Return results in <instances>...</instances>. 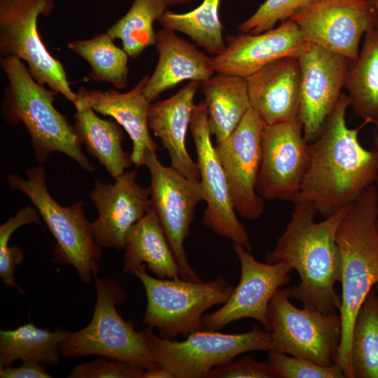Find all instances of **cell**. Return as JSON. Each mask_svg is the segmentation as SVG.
<instances>
[{
    "label": "cell",
    "instance_id": "1",
    "mask_svg": "<svg viewBox=\"0 0 378 378\" xmlns=\"http://www.w3.org/2000/svg\"><path fill=\"white\" fill-rule=\"evenodd\" d=\"M351 102L342 94L320 134L309 143L310 160L293 202H309L325 217L349 206L378 175L375 148H364L358 139L363 123L349 128L346 113Z\"/></svg>",
    "mask_w": 378,
    "mask_h": 378
},
{
    "label": "cell",
    "instance_id": "2",
    "mask_svg": "<svg viewBox=\"0 0 378 378\" xmlns=\"http://www.w3.org/2000/svg\"><path fill=\"white\" fill-rule=\"evenodd\" d=\"M348 208L317 222L318 213L309 202H294L285 231L266 253L267 262L284 261L296 270L300 283L285 290L304 307L325 314L339 312L341 296L335 284L341 279V260L337 232Z\"/></svg>",
    "mask_w": 378,
    "mask_h": 378
},
{
    "label": "cell",
    "instance_id": "3",
    "mask_svg": "<svg viewBox=\"0 0 378 378\" xmlns=\"http://www.w3.org/2000/svg\"><path fill=\"white\" fill-rule=\"evenodd\" d=\"M341 260L342 339L337 363L345 378H354L351 342L358 312L370 291L378 284L377 188L368 187L351 204L337 232Z\"/></svg>",
    "mask_w": 378,
    "mask_h": 378
},
{
    "label": "cell",
    "instance_id": "4",
    "mask_svg": "<svg viewBox=\"0 0 378 378\" xmlns=\"http://www.w3.org/2000/svg\"><path fill=\"white\" fill-rule=\"evenodd\" d=\"M0 66L8 79L2 114L9 124H24L37 161L42 164L52 152H59L88 172H94L95 167L81 150L74 125L54 106L57 93L36 81L16 57L3 56Z\"/></svg>",
    "mask_w": 378,
    "mask_h": 378
},
{
    "label": "cell",
    "instance_id": "5",
    "mask_svg": "<svg viewBox=\"0 0 378 378\" xmlns=\"http://www.w3.org/2000/svg\"><path fill=\"white\" fill-rule=\"evenodd\" d=\"M27 178L10 174L8 183L13 190L25 194L36 209L56 241L52 262L72 265L85 284L98 274L102 246L94 240L91 223L84 213L83 202L63 206L52 197L46 187L42 165L29 168Z\"/></svg>",
    "mask_w": 378,
    "mask_h": 378
},
{
    "label": "cell",
    "instance_id": "6",
    "mask_svg": "<svg viewBox=\"0 0 378 378\" xmlns=\"http://www.w3.org/2000/svg\"><path fill=\"white\" fill-rule=\"evenodd\" d=\"M97 298L92 318L85 328L69 334L59 351L65 358L99 355L130 363L150 370L159 368L153 360L141 331L125 321L116 305L126 300L120 284L109 278L94 275Z\"/></svg>",
    "mask_w": 378,
    "mask_h": 378
},
{
    "label": "cell",
    "instance_id": "7",
    "mask_svg": "<svg viewBox=\"0 0 378 378\" xmlns=\"http://www.w3.org/2000/svg\"><path fill=\"white\" fill-rule=\"evenodd\" d=\"M132 274L141 281L146 295L143 323L157 328L161 337L172 340L202 330L204 312L224 304L234 288L223 276L206 282L153 277L145 265Z\"/></svg>",
    "mask_w": 378,
    "mask_h": 378
},
{
    "label": "cell",
    "instance_id": "8",
    "mask_svg": "<svg viewBox=\"0 0 378 378\" xmlns=\"http://www.w3.org/2000/svg\"><path fill=\"white\" fill-rule=\"evenodd\" d=\"M146 326L141 330L152 357L173 378H206L214 368L223 365L246 352L272 350L270 332L256 326L240 334L200 330L186 340L161 337Z\"/></svg>",
    "mask_w": 378,
    "mask_h": 378
},
{
    "label": "cell",
    "instance_id": "9",
    "mask_svg": "<svg viewBox=\"0 0 378 378\" xmlns=\"http://www.w3.org/2000/svg\"><path fill=\"white\" fill-rule=\"evenodd\" d=\"M267 319L272 350L324 366L337 363L342 339L339 312L300 309L290 302L285 288H280L270 302Z\"/></svg>",
    "mask_w": 378,
    "mask_h": 378
},
{
    "label": "cell",
    "instance_id": "10",
    "mask_svg": "<svg viewBox=\"0 0 378 378\" xmlns=\"http://www.w3.org/2000/svg\"><path fill=\"white\" fill-rule=\"evenodd\" d=\"M55 0H0V52L27 64L39 84L48 85L73 104L77 98L62 64L50 55L37 29L38 18L48 15Z\"/></svg>",
    "mask_w": 378,
    "mask_h": 378
},
{
    "label": "cell",
    "instance_id": "11",
    "mask_svg": "<svg viewBox=\"0 0 378 378\" xmlns=\"http://www.w3.org/2000/svg\"><path fill=\"white\" fill-rule=\"evenodd\" d=\"M145 165L150 175V205L172 251L180 276L188 281H203L190 266L184 248L196 207L204 200L201 183L191 181L172 166L162 164L154 151L146 153Z\"/></svg>",
    "mask_w": 378,
    "mask_h": 378
},
{
    "label": "cell",
    "instance_id": "12",
    "mask_svg": "<svg viewBox=\"0 0 378 378\" xmlns=\"http://www.w3.org/2000/svg\"><path fill=\"white\" fill-rule=\"evenodd\" d=\"M310 160L309 146L300 118L265 125L255 190L264 200H294Z\"/></svg>",
    "mask_w": 378,
    "mask_h": 378
},
{
    "label": "cell",
    "instance_id": "13",
    "mask_svg": "<svg viewBox=\"0 0 378 378\" xmlns=\"http://www.w3.org/2000/svg\"><path fill=\"white\" fill-rule=\"evenodd\" d=\"M190 130L197 153L204 201L206 204L204 224L216 234L251 252L248 234L235 214L226 176L211 139L208 110L204 100L193 108Z\"/></svg>",
    "mask_w": 378,
    "mask_h": 378
},
{
    "label": "cell",
    "instance_id": "14",
    "mask_svg": "<svg viewBox=\"0 0 378 378\" xmlns=\"http://www.w3.org/2000/svg\"><path fill=\"white\" fill-rule=\"evenodd\" d=\"M241 266L238 285L221 308L202 317V328L217 330L243 318L258 321L266 330L267 310L275 292L291 281L293 269L286 262L257 260L243 246L232 243Z\"/></svg>",
    "mask_w": 378,
    "mask_h": 378
},
{
    "label": "cell",
    "instance_id": "15",
    "mask_svg": "<svg viewBox=\"0 0 378 378\" xmlns=\"http://www.w3.org/2000/svg\"><path fill=\"white\" fill-rule=\"evenodd\" d=\"M306 42L315 43L354 62L363 34L377 27L375 13L368 0L318 1L290 18Z\"/></svg>",
    "mask_w": 378,
    "mask_h": 378
},
{
    "label": "cell",
    "instance_id": "16",
    "mask_svg": "<svg viewBox=\"0 0 378 378\" xmlns=\"http://www.w3.org/2000/svg\"><path fill=\"white\" fill-rule=\"evenodd\" d=\"M264 125L251 108L234 131L215 146L234 208L241 217L248 220L258 218L265 209L264 199L255 190Z\"/></svg>",
    "mask_w": 378,
    "mask_h": 378
},
{
    "label": "cell",
    "instance_id": "17",
    "mask_svg": "<svg viewBox=\"0 0 378 378\" xmlns=\"http://www.w3.org/2000/svg\"><path fill=\"white\" fill-rule=\"evenodd\" d=\"M301 74L299 117L307 143L320 134L342 95L350 60L307 42L298 57Z\"/></svg>",
    "mask_w": 378,
    "mask_h": 378
},
{
    "label": "cell",
    "instance_id": "18",
    "mask_svg": "<svg viewBox=\"0 0 378 378\" xmlns=\"http://www.w3.org/2000/svg\"><path fill=\"white\" fill-rule=\"evenodd\" d=\"M137 176L136 170H130L111 183L96 180L90 197L98 218L91 223V227L99 246L124 248L128 231L150 209L149 188L139 184Z\"/></svg>",
    "mask_w": 378,
    "mask_h": 378
},
{
    "label": "cell",
    "instance_id": "19",
    "mask_svg": "<svg viewBox=\"0 0 378 378\" xmlns=\"http://www.w3.org/2000/svg\"><path fill=\"white\" fill-rule=\"evenodd\" d=\"M306 43L296 23L289 19L260 34L227 36L225 50L211 57V65L216 74L247 78L279 59L298 57Z\"/></svg>",
    "mask_w": 378,
    "mask_h": 378
},
{
    "label": "cell",
    "instance_id": "20",
    "mask_svg": "<svg viewBox=\"0 0 378 378\" xmlns=\"http://www.w3.org/2000/svg\"><path fill=\"white\" fill-rule=\"evenodd\" d=\"M246 79L251 106L265 125L300 118L301 74L298 57L274 61Z\"/></svg>",
    "mask_w": 378,
    "mask_h": 378
},
{
    "label": "cell",
    "instance_id": "21",
    "mask_svg": "<svg viewBox=\"0 0 378 378\" xmlns=\"http://www.w3.org/2000/svg\"><path fill=\"white\" fill-rule=\"evenodd\" d=\"M149 76H145L130 91L120 93L110 89L87 90L80 88L77 99L96 113L113 118L127 132L132 141L131 158L136 167L145 165L147 151L156 152L158 145L150 134L148 111L150 102L144 93Z\"/></svg>",
    "mask_w": 378,
    "mask_h": 378
},
{
    "label": "cell",
    "instance_id": "22",
    "mask_svg": "<svg viewBox=\"0 0 378 378\" xmlns=\"http://www.w3.org/2000/svg\"><path fill=\"white\" fill-rule=\"evenodd\" d=\"M200 83L190 81L173 96L150 104L148 126L167 150L171 166L191 181H200L197 162L186 147V136Z\"/></svg>",
    "mask_w": 378,
    "mask_h": 378
},
{
    "label": "cell",
    "instance_id": "23",
    "mask_svg": "<svg viewBox=\"0 0 378 378\" xmlns=\"http://www.w3.org/2000/svg\"><path fill=\"white\" fill-rule=\"evenodd\" d=\"M155 46L158 61L144 88V93L150 103L182 81L201 83L215 74L211 57L177 36L173 30H159Z\"/></svg>",
    "mask_w": 378,
    "mask_h": 378
},
{
    "label": "cell",
    "instance_id": "24",
    "mask_svg": "<svg viewBox=\"0 0 378 378\" xmlns=\"http://www.w3.org/2000/svg\"><path fill=\"white\" fill-rule=\"evenodd\" d=\"M125 273L145 265L146 270L160 279L181 278L172 251L154 209L128 231L125 241Z\"/></svg>",
    "mask_w": 378,
    "mask_h": 378
},
{
    "label": "cell",
    "instance_id": "25",
    "mask_svg": "<svg viewBox=\"0 0 378 378\" xmlns=\"http://www.w3.org/2000/svg\"><path fill=\"white\" fill-rule=\"evenodd\" d=\"M74 127L86 150L106 168L114 178L120 176L132 164L131 155L122 146V127L112 120L99 117L89 106L76 99Z\"/></svg>",
    "mask_w": 378,
    "mask_h": 378
},
{
    "label": "cell",
    "instance_id": "26",
    "mask_svg": "<svg viewBox=\"0 0 378 378\" xmlns=\"http://www.w3.org/2000/svg\"><path fill=\"white\" fill-rule=\"evenodd\" d=\"M209 127L216 143L226 139L251 108L246 78L216 74L201 83Z\"/></svg>",
    "mask_w": 378,
    "mask_h": 378
},
{
    "label": "cell",
    "instance_id": "27",
    "mask_svg": "<svg viewBox=\"0 0 378 378\" xmlns=\"http://www.w3.org/2000/svg\"><path fill=\"white\" fill-rule=\"evenodd\" d=\"M69 333L60 328L55 331L39 328L31 322L13 330H1L0 369L18 360L58 364L60 346Z\"/></svg>",
    "mask_w": 378,
    "mask_h": 378
},
{
    "label": "cell",
    "instance_id": "28",
    "mask_svg": "<svg viewBox=\"0 0 378 378\" xmlns=\"http://www.w3.org/2000/svg\"><path fill=\"white\" fill-rule=\"evenodd\" d=\"M346 73L344 88L355 114L364 122H378V28L365 33L357 59Z\"/></svg>",
    "mask_w": 378,
    "mask_h": 378
},
{
    "label": "cell",
    "instance_id": "29",
    "mask_svg": "<svg viewBox=\"0 0 378 378\" xmlns=\"http://www.w3.org/2000/svg\"><path fill=\"white\" fill-rule=\"evenodd\" d=\"M68 48L89 64L91 79L110 83L118 90L126 87L130 56L106 32L90 39L69 42Z\"/></svg>",
    "mask_w": 378,
    "mask_h": 378
},
{
    "label": "cell",
    "instance_id": "30",
    "mask_svg": "<svg viewBox=\"0 0 378 378\" xmlns=\"http://www.w3.org/2000/svg\"><path fill=\"white\" fill-rule=\"evenodd\" d=\"M220 0H204L201 5L185 13L167 10L158 22L163 28L188 36L209 53L217 55L225 48L223 26L218 16Z\"/></svg>",
    "mask_w": 378,
    "mask_h": 378
},
{
    "label": "cell",
    "instance_id": "31",
    "mask_svg": "<svg viewBox=\"0 0 378 378\" xmlns=\"http://www.w3.org/2000/svg\"><path fill=\"white\" fill-rule=\"evenodd\" d=\"M351 360L354 378H378V292L374 287L354 323Z\"/></svg>",
    "mask_w": 378,
    "mask_h": 378
},
{
    "label": "cell",
    "instance_id": "32",
    "mask_svg": "<svg viewBox=\"0 0 378 378\" xmlns=\"http://www.w3.org/2000/svg\"><path fill=\"white\" fill-rule=\"evenodd\" d=\"M162 0H134L126 14L106 33L114 40L120 39L130 57H137L148 46H155L157 33L153 23L167 10Z\"/></svg>",
    "mask_w": 378,
    "mask_h": 378
},
{
    "label": "cell",
    "instance_id": "33",
    "mask_svg": "<svg viewBox=\"0 0 378 378\" xmlns=\"http://www.w3.org/2000/svg\"><path fill=\"white\" fill-rule=\"evenodd\" d=\"M268 363L276 377L279 378H345L338 363L328 366L318 365L306 358L270 350Z\"/></svg>",
    "mask_w": 378,
    "mask_h": 378
},
{
    "label": "cell",
    "instance_id": "34",
    "mask_svg": "<svg viewBox=\"0 0 378 378\" xmlns=\"http://www.w3.org/2000/svg\"><path fill=\"white\" fill-rule=\"evenodd\" d=\"M318 0H266L246 20L238 25L241 33L258 34L274 28L279 21L289 20L299 10Z\"/></svg>",
    "mask_w": 378,
    "mask_h": 378
},
{
    "label": "cell",
    "instance_id": "35",
    "mask_svg": "<svg viewBox=\"0 0 378 378\" xmlns=\"http://www.w3.org/2000/svg\"><path fill=\"white\" fill-rule=\"evenodd\" d=\"M145 370L130 363L105 357L76 365L70 378H143Z\"/></svg>",
    "mask_w": 378,
    "mask_h": 378
},
{
    "label": "cell",
    "instance_id": "36",
    "mask_svg": "<svg viewBox=\"0 0 378 378\" xmlns=\"http://www.w3.org/2000/svg\"><path fill=\"white\" fill-rule=\"evenodd\" d=\"M275 374L269 363L260 362L246 356L232 360L227 364L212 369L206 378H274Z\"/></svg>",
    "mask_w": 378,
    "mask_h": 378
},
{
    "label": "cell",
    "instance_id": "37",
    "mask_svg": "<svg viewBox=\"0 0 378 378\" xmlns=\"http://www.w3.org/2000/svg\"><path fill=\"white\" fill-rule=\"evenodd\" d=\"M24 252L18 245L0 246V276L2 281L9 286L20 287L15 280L16 267L24 260Z\"/></svg>",
    "mask_w": 378,
    "mask_h": 378
},
{
    "label": "cell",
    "instance_id": "38",
    "mask_svg": "<svg viewBox=\"0 0 378 378\" xmlns=\"http://www.w3.org/2000/svg\"><path fill=\"white\" fill-rule=\"evenodd\" d=\"M42 363L34 361L22 362L17 368L6 367L0 369L1 378H52Z\"/></svg>",
    "mask_w": 378,
    "mask_h": 378
},
{
    "label": "cell",
    "instance_id": "39",
    "mask_svg": "<svg viewBox=\"0 0 378 378\" xmlns=\"http://www.w3.org/2000/svg\"><path fill=\"white\" fill-rule=\"evenodd\" d=\"M143 378H173V377L167 370L159 367L155 369L145 370Z\"/></svg>",
    "mask_w": 378,
    "mask_h": 378
},
{
    "label": "cell",
    "instance_id": "40",
    "mask_svg": "<svg viewBox=\"0 0 378 378\" xmlns=\"http://www.w3.org/2000/svg\"><path fill=\"white\" fill-rule=\"evenodd\" d=\"M374 148H375L378 156V135L377 134H375L374 136ZM375 186L377 188V217L378 224V175L375 182Z\"/></svg>",
    "mask_w": 378,
    "mask_h": 378
},
{
    "label": "cell",
    "instance_id": "41",
    "mask_svg": "<svg viewBox=\"0 0 378 378\" xmlns=\"http://www.w3.org/2000/svg\"><path fill=\"white\" fill-rule=\"evenodd\" d=\"M162 1H163L169 6L172 5L189 3L193 0H162Z\"/></svg>",
    "mask_w": 378,
    "mask_h": 378
},
{
    "label": "cell",
    "instance_id": "42",
    "mask_svg": "<svg viewBox=\"0 0 378 378\" xmlns=\"http://www.w3.org/2000/svg\"><path fill=\"white\" fill-rule=\"evenodd\" d=\"M369 4L372 7L377 19V27L378 28V0H368Z\"/></svg>",
    "mask_w": 378,
    "mask_h": 378
},
{
    "label": "cell",
    "instance_id": "43",
    "mask_svg": "<svg viewBox=\"0 0 378 378\" xmlns=\"http://www.w3.org/2000/svg\"><path fill=\"white\" fill-rule=\"evenodd\" d=\"M376 125H377V130H376L375 134H377L378 135V122L376 124Z\"/></svg>",
    "mask_w": 378,
    "mask_h": 378
},
{
    "label": "cell",
    "instance_id": "44",
    "mask_svg": "<svg viewBox=\"0 0 378 378\" xmlns=\"http://www.w3.org/2000/svg\"><path fill=\"white\" fill-rule=\"evenodd\" d=\"M375 289L377 290V291L378 292V284H377L375 286H374Z\"/></svg>",
    "mask_w": 378,
    "mask_h": 378
},
{
    "label": "cell",
    "instance_id": "45",
    "mask_svg": "<svg viewBox=\"0 0 378 378\" xmlns=\"http://www.w3.org/2000/svg\"><path fill=\"white\" fill-rule=\"evenodd\" d=\"M318 1H326V0H318Z\"/></svg>",
    "mask_w": 378,
    "mask_h": 378
}]
</instances>
